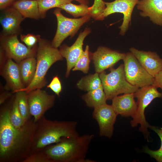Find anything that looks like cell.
I'll use <instances>...</instances> for the list:
<instances>
[{"label": "cell", "instance_id": "37", "mask_svg": "<svg viewBox=\"0 0 162 162\" xmlns=\"http://www.w3.org/2000/svg\"><path fill=\"white\" fill-rule=\"evenodd\" d=\"M71 1L75 0L76 1L80 4H85L88 5L89 3L88 0H71Z\"/></svg>", "mask_w": 162, "mask_h": 162}, {"label": "cell", "instance_id": "10", "mask_svg": "<svg viewBox=\"0 0 162 162\" xmlns=\"http://www.w3.org/2000/svg\"><path fill=\"white\" fill-rule=\"evenodd\" d=\"M1 49L8 58L14 60L19 63L22 60L36 56V46L30 48L21 43L17 34L6 36L2 38Z\"/></svg>", "mask_w": 162, "mask_h": 162}, {"label": "cell", "instance_id": "30", "mask_svg": "<svg viewBox=\"0 0 162 162\" xmlns=\"http://www.w3.org/2000/svg\"><path fill=\"white\" fill-rule=\"evenodd\" d=\"M105 8V2L103 0H94L92 6L89 7L90 16L96 20Z\"/></svg>", "mask_w": 162, "mask_h": 162}, {"label": "cell", "instance_id": "11", "mask_svg": "<svg viewBox=\"0 0 162 162\" xmlns=\"http://www.w3.org/2000/svg\"><path fill=\"white\" fill-rule=\"evenodd\" d=\"M30 112L34 122H37L45 112L53 106L55 96L49 94L41 89H37L28 93Z\"/></svg>", "mask_w": 162, "mask_h": 162}, {"label": "cell", "instance_id": "28", "mask_svg": "<svg viewBox=\"0 0 162 162\" xmlns=\"http://www.w3.org/2000/svg\"><path fill=\"white\" fill-rule=\"evenodd\" d=\"M90 60L89 46L87 45L83 53L72 68V70H80L85 74L88 73L89 70Z\"/></svg>", "mask_w": 162, "mask_h": 162}, {"label": "cell", "instance_id": "16", "mask_svg": "<svg viewBox=\"0 0 162 162\" xmlns=\"http://www.w3.org/2000/svg\"><path fill=\"white\" fill-rule=\"evenodd\" d=\"M0 74L5 80L8 87L13 93L20 91L25 88L21 80L18 64L13 59H8L0 68Z\"/></svg>", "mask_w": 162, "mask_h": 162}, {"label": "cell", "instance_id": "6", "mask_svg": "<svg viewBox=\"0 0 162 162\" xmlns=\"http://www.w3.org/2000/svg\"><path fill=\"white\" fill-rule=\"evenodd\" d=\"M134 93L135 97L137 99V108L130 123L132 127H135L140 124L139 130L143 133L149 142V134L148 128L151 125L146 120L145 111L154 99L162 98V93L158 92L157 88L152 85L139 88Z\"/></svg>", "mask_w": 162, "mask_h": 162}, {"label": "cell", "instance_id": "26", "mask_svg": "<svg viewBox=\"0 0 162 162\" xmlns=\"http://www.w3.org/2000/svg\"><path fill=\"white\" fill-rule=\"evenodd\" d=\"M72 1L71 0H37L40 17L44 18L49 10L58 8L60 6Z\"/></svg>", "mask_w": 162, "mask_h": 162}, {"label": "cell", "instance_id": "15", "mask_svg": "<svg viewBox=\"0 0 162 162\" xmlns=\"http://www.w3.org/2000/svg\"><path fill=\"white\" fill-rule=\"evenodd\" d=\"M129 50L145 70L153 76L162 70V59L157 52L140 50L133 47Z\"/></svg>", "mask_w": 162, "mask_h": 162}, {"label": "cell", "instance_id": "7", "mask_svg": "<svg viewBox=\"0 0 162 162\" xmlns=\"http://www.w3.org/2000/svg\"><path fill=\"white\" fill-rule=\"evenodd\" d=\"M57 8L54 11L57 20V29L51 43L53 47L56 48L68 37H73L81 26L90 20L91 17L88 15L79 18H68L62 14L61 9Z\"/></svg>", "mask_w": 162, "mask_h": 162}, {"label": "cell", "instance_id": "27", "mask_svg": "<svg viewBox=\"0 0 162 162\" xmlns=\"http://www.w3.org/2000/svg\"><path fill=\"white\" fill-rule=\"evenodd\" d=\"M10 118L12 124L17 128L23 127L27 122L25 120L20 112L15 96L10 108Z\"/></svg>", "mask_w": 162, "mask_h": 162}, {"label": "cell", "instance_id": "2", "mask_svg": "<svg viewBox=\"0 0 162 162\" xmlns=\"http://www.w3.org/2000/svg\"><path fill=\"white\" fill-rule=\"evenodd\" d=\"M37 123L31 154L40 152L49 145L58 143L65 138L79 135L76 121L50 120L44 116Z\"/></svg>", "mask_w": 162, "mask_h": 162}, {"label": "cell", "instance_id": "3", "mask_svg": "<svg viewBox=\"0 0 162 162\" xmlns=\"http://www.w3.org/2000/svg\"><path fill=\"white\" fill-rule=\"evenodd\" d=\"M93 134L66 138L41 151L49 162H95L86 159Z\"/></svg>", "mask_w": 162, "mask_h": 162}, {"label": "cell", "instance_id": "22", "mask_svg": "<svg viewBox=\"0 0 162 162\" xmlns=\"http://www.w3.org/2000/svg\"><path fill=\"white\" fill-rule=\"evenodd\" d=\"M82 98L88 106L94 109L106 104L107 100L102 86L96 89L88 92Z\"/></svg>", "mask_w": 162, "mask_h": 162}, {"label": "cell", "instance_id": "18", "mask_svg": "<svg viewBox=\"0 0 162 162\" xmlns=\"http://www.w3.org/2000/svg\"><path fill=\"white\" fill-rule=\"evenodd\" d=\"M25 18L14 8L7 9L1 14L0 22L6 36L17 34L20 25Z\"/></svg>", "mask_w": 162, "mask_h": 162}, {"label": "cell", "instance_id": "29", "mask_svg": "<svg viewBox=\"0 0 162 162\" xmlns=\"http://www.w3.org/2000/svg\"><path fill=\"white\" fill-rule=\"evenodd\" d=\"M149 128L155 132L159 136L161 140V146L160 148L156 150H152L148 147H145L144 148V152L154 158L157 161L162 162V128L151 125Z\"/></svg>", "mask_w": 162, "mask_h": 162}, {"label": "cell", "instance_id": "19", "mask_svg": "<svg viewBox=\"0 0 162 162\" xmlns=\"http://www.w3.org/2000/svg\"><path fill=\"white\" fill-rule=\"evenodd\" d=\"M134 93L118 95L112 100L111 106L117 115L132 117L134 115L137 110V104L134 100Z\"/></svg>", "mask_w": 162, "mask_h": 162}, {"label": "cell", "instance_id": "34", "mask_svg": "<svg viewBox=\"0 0 162 162\" xmlns=\"http://www.w3.org/2000/svg\"><path fill=\"white\" fill-rule=\"evenodd\" d=\"M154 78V81L152 85L157 88H160L162 92V70L156 74Z\"/></svg>", "mask_w": 162, "mask_h": 162}, {"label": "cell", "instance_id": "31", "mask_svg": "<svg viewBox=\"0 0 162 162\" xmlns=\"http://www.w3.org/2000/svg\"><path fill=\"white\" fill-rule=\"evenodd\" d=\"M20 39L27 47L32 48L36 46L41 38L40 35L29 34L25 35L21 34Z\"/></svg>", "mask_w": 162, "mask_h": 162}, {"label": "cell", "instance_id": "32", "mask_svg": "<svg viewBox=\"0 0 162 162\" xmlns=\"http://www.w3.org/2000/svg\"><path fill=\"white\" fill-rule=\"evenodd\" d=\"M47 87L50 88L58 97L62 91V87L59 77L54 76L50 82L47 86Z\"/></svg>", "mask_w": 162, "mask_h": 162}, {"label": "cell", "instance_id": "14", "mask_svg": "<svg viewBox=\"0 0 162 162\" xmlns=\"http://www.w3.org/2000/svg\"><path fill=\"white\" fill-rule=\"evenodd\" d=\"M91 31L90 28H86L80 33L76 40L71 46L63 45L60 47L59 50L60 52L63 57L66 60V77L69 76L71 70L83 53V41Z\"/></svg>", "mask_w": 162, "mask_h": 162}, {"label": "cell", "instance_id": "25", "mask_svg": "<svg viewBox=\"0 0 162 162\" xmlns=\"http://www.w3.org/2000/svg\"><path fill=\"white\" fill-rule=\"evenodd\" d=\"M15 93L19 110L25 120L27 122L30 119L31 116L28 100V93L24 91H20Z\"/></svg>", "mask_w": 162, "mask_h": 162}, {"label": "cell", "instance_id": "17", "mask_svg": "<svg viewBox=\"0 0 162 162\" xmlns=\"http://www.w3.org/2000/svg\"><path fill=\"white\" fill-rule=\"evenodd\" d=\"M136 8L141 16L148 17L153 23L162 26V0H139Z\"/></svg>", "mask_w": 162, "mask_h": 162}, {"label": "cell", "instance_id": "13", "mask_svg": "<svg viewBox=\"0 0 162 162\" xmlns=\"http://www.w3.org/2000/svg\"><path fill=\"white\" fill-rule=\"evenodd\" d=\"M126 53L100 46L94 52L91 53L96 72L100 73L111 68L119 61L123 60Z\"/></svg>", "mask_w": 162, "mask_h": 162}, {"label": "cell", "instance_id": "4", "mask_svg": "<svg viewBox=\"0 0 162 162\" xmlns=\"http://www.w3.org/2000/svg\"><path fill=\"white\" fill-rule=\"evenodd\" d=\"M37 49V64L34 77L31 83L20 91L28 93L37 89H41L47 83L46 76L51 66L63 59L60 51L46 40L40 39Z\"/></svg>", "mask_w": 162, "mask_h": 162}, {"label": "cell", "instance_id": "8", "mask_svg": "<svg viewBox=\"0 0 162 162\" xmlns=\"http://www.w3.org/2000/svg\"><path fill=\"white\" fill-rule=\"evenodd\" d=\"M123 61L125 77L130 83L138 88L152 85L154 77L145 70L130 52L126 53Z\"/></svg>", "mask_w": 162, "mask_h": 162}, {"label": "cell", "instance_id": "12", "mask_svg": "<svg viewBox=\"0 0 162 162\" xmlns=\"http://www.w3.org/2000/svg\"><path fill=\"white\" fill-rule=\"evenodd\" d=\"M92 116L98 123L100 136L110 138L117 116L112 106L106 103L94 108Z\"/></svg>", "mask_w": 162, "mask_h": 162}, {"label": "cell", "instance_id": "33", "mask_svg": "<svg viewBox=\"0 0 162 162\" xmlns=\"http://www.w3.org/2000/svg\"><path fill=\"white\" fill-rule=\"evenodd\" d=\"M23 162H49L43 152L41 151L32 154L26 158Z\"/></svg>", "mask_w": 162, "mask_h": 162}, {"label": "cell", "instance_id": "35", "mask_svg": "<svg viewBox=\"0 0 162 162\" xmlns=\"http://www.w3.org/2000/svg\"><path fill=\"white\" fill-rule=\"evenodd\" d=\"M14 0H0V9L1 10L5 9L12 3Z\"/></svg>", "mask_w": 162, "mask_h": 162}, {"label": "cell", "instance_id": "36", "mask_svg": "<svg viewBox=\"0 0 162 162\" xmlns=\"http://www.w3.org/2000/svg\"><path fill=\"white\" fill-rule=\"evenodd\" d=\"M11 96V94L10 93L4 92L1 93L0 97V104H2L5 100L9 98Z\"/></svg>", "mask_w": 162, "mask_h": 162}, {"label": "cell", "instance_id": "24", "mask_svg": "<svg viewBox=\"0 0 162 162\" xmlns=\"http://www.w3.org/2000/svg\"><path fill=\"white\" fill-rule=\"evenodd\" d=\"M87 5L80 4H75L70 2L60 6L58 8L63 10L75 18L90 15V11Z\"/></svg>", "mask_w": 162, "mask_h": 162}, {"label": "cell", "instance_id": "20", "mask_svg": "<svg viewBox=\"0 0 162 162\" xmlns=\"http://www.w3.org/2000/svg\"><path fill=\"white\" fill-rule=\"evenodd\" d=\"M13 6L24 18H40L37 0H18L13 3Z\"/></svg>", "mask_w": 162, "mask_h": 162}, {"label": "cell", "instance_id": "23", "mask_svg": "<svg viewBox=\"0 0 162 162\" xmlns=\"http://www.w3.org/2000/svg\"><path fill=\"white\" fill-rule=\"evenodd\" d=\"M77 88L88 92L94 90L102 86L99 73L96 72L82 78L77 83Z\"/></svg>", "mask_w": 162, "mask_h": 162}, {"label": "cell", "instance_id": "5", "mask_svg": "<svg viewBox=\"0 0 162 162\" xmlns=\"http://www.w3.org/2000/svg\"><path fill=\"white\" fill-rule=\"evenodd\" d=\"M107 74L104 71L99 73V76L107 100H112L121 94L134 93L139 88L130 83L127 80L124 64L117 68H111Z\"/></svg>", "mask_w": 162, "mask_h": 162}, {"label": "cell", "instance_id": "1", "mask_svg": "<svg viewBox=\"0 0 162 162\" xmlns=\"http://www.w3.org/2000/svg\"><path fill=\"white\" fill-rule=\"evenodd\" d=\"M10 108L5 107L0 114V161L23 162L31 154L37 123L28 121L20 128L15 127L10 118Z\"/></svg>", "mask_w": 162, "mask_h": 162}, {"label": "cell", "instance_id": "21", "mask_svg": "<svg viewBox=\"0 0 162 162\" xmlns=\"http://www.w3.org/2000/svg\"><path fill=\"white\" fill-rule=\"evenodd\" d=\"M18 64L22 82L25 88L32 81L35 73L37 60L35 57L26 58Z\"/></svg>", "mask_w": 162, "mask_h": 162}, {"label": "cell", "instance_id": "9", "mask_svg": "<svg viewBox=\"0 0 162 162\" xmlns=\"http://www.w3.org/2000/svg\"><path fill=\"white\" fill-rule=\"evenodd\" d=\"M139 0H115L111 2H105V8L96 20H103L109 15L116 13L122 14L123 21L119 28L120 29L119 34L123 36L129 28L134 9Z\"/></svg>", "mask_w": 162, "mask_h": 162}]
</instances>
